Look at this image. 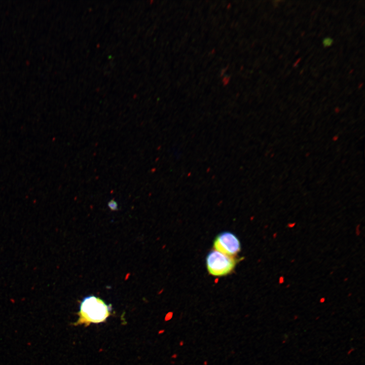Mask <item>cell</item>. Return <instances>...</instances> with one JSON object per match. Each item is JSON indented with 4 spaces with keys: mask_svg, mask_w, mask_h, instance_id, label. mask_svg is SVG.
<instances>
[{
    "mask_svg": "<svg viewBox=\"0 0 365 365\" xmlns=\"http://www.w3.org/2000/svg\"><path fill=\"white\" fill-rule=\"evenodd\" d=\"M111 305H107L103 300L95 296H89L83 299L77 314L78 320L75 325L99 323L105 321L112 312Z\"/></svg>",
    "mask_w": 365,
    "mask_h": 365,
    "instance_id": "6da1fadb",
    "label": "cell"
},
{
    "mask_svg": "<svg viewBox=\"0 0 365 365\" xmlns=\"http://www.w3.org/2000/svg\"><path fill=\"white\" fill-rule=\"evenodd\" d=\"M236 263V260L233 257L226 255L214 249L208 253L206 259L208 273L217 277L230 274L234 269Z\"/></svg>",
    "mask_w": 365,
    "mask_h": 365,
    "instance_id": "7a4b0ae2",
    "label": "cell"
},
{
    "mask_svg": "<svg viewBox=\"0 0 365 365\" xmlns=\"http://www.w3.org/2000/svg\"><path fill=\"white\" fill-rule=\"evenodd\" d=\"M213 247L216 250L226 255L233 257L241 250L240 242L234 233L225 231L220 233L215 238Z\"/></svg>",
    "mask_w": 365,
    "mask_h": 365,
    "instance_id": "3957f363",
    "label": "cell"
},
{
    "mask_svg": "<svg viewBox=\"0 0 365 365\" xmlns=\"http://www.w3.org/2000/svg\"><path fill=\"white\" fill-rule=\"evenodd\" d=\"M333 42V40L330 38H326L323 40V44L325 47L331 46Z\"/></svg>",
    "mask_w": 365,
    "mask_h": 365,
    "instance_id": "277c9868",
    "label": "cell"
}]
</instances>
